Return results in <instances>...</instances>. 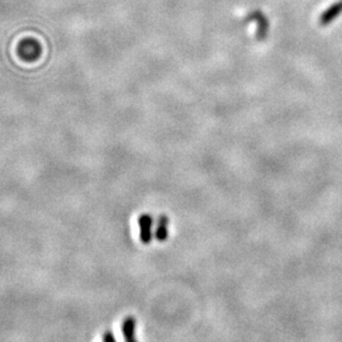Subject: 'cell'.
Instances as JSON below:
<instances>
[{
    "mask_svg": "<svg viewBox=\"0 0 342 342\" xmlns=\"http://www.w3.org/2000/svg\"><path fill=\"white\" fill-rule=\"evenodd\" d=\"M341 13H342V0H340V1H337V3H334L331 6H329V8L326 9V10L321 14V18H320L321 24H323V25L330 24V23L334 22L335 19H337Z\"/></svg>",
    "mask_w": 342,
    "mask_h": 342,
    "instance_id": "cell-1",
    "label": "cell"
},
{
    "mask_svg": "<svg viewBox=\"0 0 342 342\" xmlns=\"http://www.w3.org/2000/svg\"><path fill=\"white\" fill-rule=\"evenodd\" d=\"M139 226H141V241L148 243L151 239V217L150 216H142L139 218Z\"/></svg>",
    "mask_w": 342,
    "mask_h": 342,
    "instance_id": "cell-2",
    "label": "cell"
},
{
    "mask_svg": "<svg viewBox=\"0 0 342 342\" xmlns=\"http://www.w3.org/2000/svg\"><path fill=\"white\" fill-rule=\"evenodd\" d=\"M123 334H124L125 342H136L134 341V321L133 318H127L123 323Z\"/></svg>",
    "mask_w": 342,
    "mask_h": 342,
    "instance_id": "cell-3",
    "label": "cell"
},
{
    "mask_svg": "<svg viewBox=\"0 0 342 342\" xmlns=\"http://www.w3.org/2000/svg\"><path fill=\"white\" fill-rule=\"evenodd\" d=\"M166 218L161 217V221H160L159 225V229H157V237H159L160 241H164L167 236V231H166Z\"/></svg>",
    "mask_w": 342,
    "mask_h": 342,
    "instance_id": "cell-4",
    "label": "cell"
},
{
    "mask_svg": "<svg viewBox=\"0 0 342 342\" xmlns=\"http://www.w3.org/2000/svg\"><path fill=\"white\" fill-rule=\"evenodd\" d=\"M106 342H114V339L113 336H111V335H106Z\"/></svg>",
    "mask_w": 342,
    "mask_h": 342,
    "instance_id": "cell-5",
    "label": "cell"
}]
</instances>
